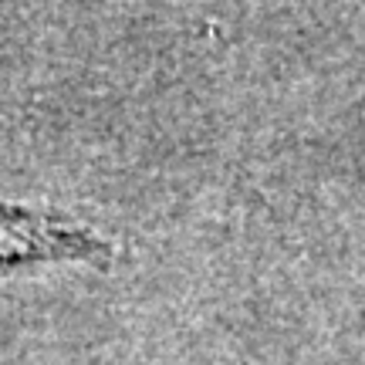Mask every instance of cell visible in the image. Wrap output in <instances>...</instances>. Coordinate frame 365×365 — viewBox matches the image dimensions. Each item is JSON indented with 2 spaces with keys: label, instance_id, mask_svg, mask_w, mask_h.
Returning a JSON list of instances; mask_svg holds the SVG:
<instances>
[{
  "label": "cell",
  "instance_id": "1",
  "mask_svg": "<svg viewBox=\"0 0 365 365\" xmlns=\"http://www.w3.org/2000/svg\"><path fill=\"white\" fill-rule=\"evenodd\" d=\"M108 257L112 244L85 223L68 220L54 210L0 203V267L34 261L105 264Z\"/></svg>",
  "mask_w": 365,
  "mask_h": 365
}]
</instances>
